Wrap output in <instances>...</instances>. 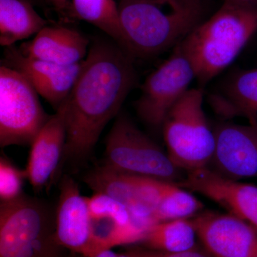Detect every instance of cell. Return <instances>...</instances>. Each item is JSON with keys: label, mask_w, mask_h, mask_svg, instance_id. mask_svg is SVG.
Returning <instances> with one entry per match:
<instances>
[{"label": "cell", "mask_w": 257, "mask_h": 257, "mask_svg": "<svg viewBox=\"0 0 257 257\" xmlns=\"http://www.w3.org/2000/svg\"><path fill=\"white\" fill-rule=\"evenodd\" d=\"M134 60L113 40L93 41L74 87L60 106L67 130L62 165L66 161L86 160L106 125L119 114L138 81Z\"/></svg>", "instance_id": "cell-1"}, {"label": "cell", "mask_w": 257, "mask_h": 257, "mask_svg": "<svg viewBox=\"0 0 257 257\" xmlns=\"http://www.w3.org/2000/svg\"><path fill=\"white\" fill-rule=\"evenodd\" d=\"M125 50L134 58L160 55L204 22V0H119Z\"/></svg>", "instance_id": "cell-2"}, {"label": "cell", "mask_w": 257, "mask_h": 257, "mask_svg": "<svg viewBox=\"0 0 257 257\" xmlns=\"http://www.w3.org/2000/svg\"><path fill=\"white\" fill-rule=\"evenodd\" d=\"M257 30V10L223 3L181 42L205 85L232 63Z\"/></svg>", "instance_id": "cell-3"}, {"label": "cell", "mask_w": 257, "mask_h": 257, "mask_svg": "<svg viewBox=\"0 0 257 257\" xmlns=\"http://www.w3.org/2000/svg\"><path fill=\"white\" fill-rule=\"evenodd\" d=\"M204 91L189 89L169 111L162 124L167 153L176 167L190 172L209 168L216 137L204 110Z\"/></svg>", "instance_id": "cell-4"}, {"label": "cell", "mask_w": 257, "mask_h": 257, "mask_svg": "<svg viewBox=\"0 0 257 257\" xmlns=\"http://www.w3.org/2000/svg\"><path fill=\"white\" fill-rule=\"evenodd\" d=\"M104 166L128 175L177 184L182 170L162 148L125 115L119 114L108 134Z\"/></svg>", "instance_id": "cell-5"}, {"label": "cell", "mask_w": 257, "mask_h": 257, "mask_svg": "<svg viewBox=\"0 0 257 257\" xmlns=\"http://www.w3.org/2000/svg\"><path fill=\"white\" fill-rule=\"evenodd\" d=\"M38 93L28 79L2 64L0 67V146L31 145L50 119Z\"/></svg>", "instance_id": "cell-6"}, {"label": "cell", "mask_w": 257, "mask_h": 257, "mask_svg": "<svg viewBox=\"0 0 257 257\" xmlns=\"http://www.w3.org/2000/svg\"><path fill=\"white\" fill-rule=\"evenodd\" d=\"M49 214L37 199L23 196L0 206V257H44L55 244L47 234Z\"/></svg>", "instance_id": "cell-7"}, {"label": "cell", "mask_w": 257, "mask_h": 257, "mask_svg": "<svg viewBox=\"0 0 257 257\" xmlns=\"http://www.w3.org/2000/svg\"><path fill=\"white\" fill-rule=\"evenodd\" d=\"M194 79L192 62L182 43L179 44L142 84L141 94L135 101L140 117L150 126L162 127L169 111L189 90Z\"/></svg>", "instance_id": "cell-8"}, {"label": "cell", "mask_w": 257, "mask_h": 257, "mask_svg": "<svg viewBox=\"0 0 257 257\" xmlns=\"http://www.w3.org/2000/svg\"><path fill=\"white\" fill-rule=\"evenodd\" d=\"M160 179L121 173L101 165L84 176V182L94 193H102L127 208L134 223L147 229L156 224Z\"/></svg>", "instance_id": "cell-9"}, {"label": "cell", "mask_w": 257, "mask_h": 257, "mask_svg": "<svg viewBox=\"0 0 257 257\" xmlns=\"http://www.w3.org/2000/svg\"><path fill=\"white\" fill-rule=\"evenodd\" d=\"M211 257H257V228L229 213H199L191 219Z\"/></svg>", "instance_id": "cell-10"}, {"label": "cell", "mask_w": 257, "mask_h": 257, "mask_svg": "<svg viewBox=\"0 0 257 257\" xmlns=\"http://www.w3.org/2000/svg\"><path fill=\"white\" fill-rule=\"evenodd\" d=\"M177 184L202 194L257 228V186L227 178L209 168L187 172Z\"/></svg>", "instance_id": "cell-11"}, {"label": "cell", "mask_w": 257, "mask_h": 257, "mask_svg": "<svg viewBox=\"0 0 257 257\" xmlns=\"http://www.w3.org/2000/svg\"><path fill=\"white\" fill-rule=\"evenodd\" d=\"M53 239L63 246L84 257L92 254V219L87 197L81 194L78 184L64 176L60 186Z\"/></svg>", "instance_id": "cell-12"}, {"label": "cell", "mask_w": 257, "mask_h": 257, "mask_svg": "<svg viewBox=\"0 0 257 257\" xmlns=\"http://www.w3.org/2000/svg\"><path fill=\"white\" fill-rule=\"evenodd\" d=\"M214 134V171L234 180L257 177V122L224 123Z\"/></svg>", "instance_id": "cell-13"}, {"label": "cell", "mask_w": 257, "mask_h": 257, "mask_svg": "<svg viewBox=\"0 0 257 257\" xmlns=\"http://www.w3.org/2000/svg\"><path fill=\"white\" fill-rule=\"evenodd\" d=\"M23 74L39 95L58 110L70 94L82 62L72 66H62L26 57L18 47H7L2 63Z\"/></svg>", "instance_id": "cell-14"}, {"label": "cell", "mask_w": 257, "mask_h": 257, "mask_svg": "<svg viewBox=\"0 0 257 257\" xmlns=\"http://www.w3.org/2000/svg\"><path fill=\"white\" fill-rule=\"evenodd\" d=\"M67 140L65 119L61 108L50 119L32 142L25 172L36 190L50 188L62 162Z\"/></svg>", "instance_id": "cell-15"}, {"label": "cell", "mask_w": 257, "mask_h": 257, "mask_svg": "<svg viewBox=\"0 0 257 257\" xmlns=\"http://www.w3.org/2000/svg\"><path fill=\"white\" fill-rule=\"evenodd\" d=\"M89 41L78 30L62 26H47L19 50L26 57L62 66L80 63L87 57Z\"/></svg>", "instance_id": "cell-16"}, {"label": "cell", "mask_w": 257, "mask_h": 257, "mask_svg": "<svg viewBox=\"0 0 257 257\" xmlns=\"http://www.w3.org/2000/svg\"><path fill=\"white\" fill-rule=\"evenodd\" d=\"M210 102L221 116H245L249 122H257V69L235 74L210 96Z\"/></svg>", "instance_id": "cell-17"}, {"label": "cell", "mask_w": 257, "mask_h": 257, "mask_svg": "<svg viewBox=\"0 0 257 257\" xmlns=\"http://www.w3.org/2000/svg\"><path fill=\"white\" fill-rule=\"evenodd\" d=\"M47 25L28 0H0V45L14 46Z\"/></svg>", "instance_id": "cell-18"}, {"label": "cell", "mask_w": 257, "mask_h": 257, "mask_svg": "<svg viewBox=\"0 0 257 257\" xmlns=\"http://www.w3.org/2000/svg\"><path fill=\"white\" fill-rule=\"evenodd\" d=\"M197 231L190 219L161 221L147 229L142 242L145 248L179 253L197 248Z\"/></svg>", "instance_id": "cell-19"}, {"label": "cell", "mask_w": 257, "mask_h": 257, "mask_svg": "<svg viewBox=\"0 0 257 257\" xmlns=\"http://www.w3.org/2000/svg\"><path fill=\"white\" fill-rule=\"evenodd\" d=\"M72 5L77 18L99 28L125 50L124 33L115 0H72Z\"/></svg>", "instance_id": "cell-20"}, {"label": "cell", "mask_w": 257, "mask_h": 257, "mask_svg": "<svg viewBox=\"0 0 257 257\" xmlns=\"http://www.w3.org/2000/svg\"><path fill=\"white\" fill-rule=\"evenodd\" d=\"M202 202L175 182L161 180L160 198L155 211L156 222L192 219L202 210Z\"/></svg>", "instance_id": "cell-21"}, {"label": "cell", "mask_w": 257, "mask_h": 257, "mask_svg": "<svg viewBox=\"0 0 257 257\" xmlns=\"http://www.w3.org/2000/svg\"><path fill=\"white\" fill-rule=\"evenodd\" d=\"M87 199L91 219H109L121 225H136L127 208L110 196L94 193Z\"/></svg>", "instance_id": "cell-22"}, {"label": "cell", "mask_w": 257, "mask_h": 257, "mask_svg": "<svg viewBox=\"0 0 257 257\" xmlns=\"http://www.w3.org/2000/svg\"><path fill=\"white\" fill-rule=\"evenodd\" d=\"M27 179L25 170L13 165L6 157L0 158V199L1 203L18 200L24 196V180Z\"/></svg>", "instance_id": "cell-23"}, {"label": "cell", "mask_w": 257, "mask_h": 257, "mask_svg": "<svg viewBox=\"0 0 257 257\" xmlns=\"http://www.w3.org/2000/svg\"><path fill=\"white\" fill-rule=\"evenodd\" d=\"M130 251L136 257H211L205 250L195 249L179 253H167L147 248H134Z\"/></svg>", "instance_id": "cell-24"}, {"label": "cell", "mask_w": 257, "mask_h": 257, "mask_svg": "<svg viewBox=\"0 0 257 257\" xmlns=\"http://www.w3.org/2000/svg\"><path fill=\"white\" fill-rule=\"evenodd\" d=\"M225 4L245 8V9L257 10V0H223Z\"/></svg>", "instance_id": "cell-25"}, {"label": "cell", "mask_w": 257, "mask_h": 257, "mask_svg": "<svg viewBox=\"0 0 257 257\" xmlns=\"http://www.w3.org/2000/svg\"><path fill=\"white\" fill-rule=\"evenodd\" d=\"M116 255L117 253H115L112 249H104L101 250L89 257H116Z\"/></svg>", "instance_id": "cell-26"}, {"label": "cell", "mask_w": 257, "mask_h": 257, "mask_svg": "<svg viewBox=\"0 0 257 257\" xmlns=\"http://www.w3.org/2000/svg\"><path fill=\"white\" fill-rule=\"evenodd\" d=\"M50 1L58 10L65 9L69 3V0H50Z\"/></svg>", "instance_id": "cell-27"}, {"label": "cell", "mask_w": 257, "mask_h": 257, "mask_svg": "<svg viewBox=\"0 0 257 257\" xmlns=\"http://www.w3.org/2000/svg\"><path fill=\"white\" fill-rule=\"evenodd\" d=\"M116 257H136L135 255L133 254L131 251L128 250V251H126V252L122 253H117L116 255Z\"/></svg>", "instance_id": "cell-28"}, {"label": "cell", "mask_w": 257, "mask_h": 257, "mask_svg": "<svg viewBox=\"0 0 257 257\" xmlns=\"http://www.w3.org/2000/svg\"><path fill=\"white\" fill-rule=\"evenodd\" d=\"M44 257H59L57 256V253H56L55 248L52 249V251H50V252L47 253Z\"/></svg>", "instance_id": "cell-29"}]
</instances>
